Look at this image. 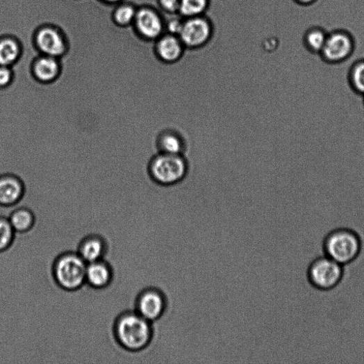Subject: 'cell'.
<instances>
[{"instance_id": "29", "label": "cell", "mask_w": 364, "mask_h": 364, "mask_svg": "<svg viewBox=\"0 0 364 364\" xmlns=\"http://www.w3.org/2000/svg\"><path fill=\"white\" fill-rule=\"evenodd\" d=\"M363 105H364V95L363 96Z\"/></svg>"}, {"instance_id": "13", "label": "cell", "mask_w": 364, "mask_h": 364, "mask_svg": "<svg viewBox=\"0 0 364 364\" xmlns=\"http://www.w3.org/2000/svg\"><path fill=\"white\" fill-rule=\"evenodd\" d=\"M40 49L46 55L57 58L66 51L65 42L58 33L51 28H44L38 35Z\"/></svg>"}, {"instance_id": "28", "label": "cell", "mask_w": 364, "mask_h": 364, "mask_svg": "<svg viewBox=\"0 0 364 364\" xmlns=\"http://www.w3.org/2000/svg\"><path fill=\"white\" fill-rule=\"evenodd\" d=\"M108 1H110V2H115V1H117V0H108Z\"/></svg>"}, {"instance_id": "24", "label": "cell", "mask_w": 364, "mask_h": 364, "mask_svg": "<svg viewBox=\"0 0 364 364\" xmlns=\"http://www.w3.org/2000/svg\"><path fill=\"white\" fill-rule=\"evenodd\" d=\"M15 80V71L10 67L0 66V90L9 88Z\"/></svg>"}, {"instance_id": "25", "label": "cell", "mask_w": 364, "mask_h": 364, "mask_svg": "<svg viewBox=\"0 0 364 364\" xmlns=\"http://www.w3.org/2000/svg\"><path fill=\"white\" fill-rule=\"evenodd\" d=\"M183 22V19L177 17L169 19L165 22V33L179 36Z\"/></svg>"}, {"instance_id": "15", "label": "cell", "mask_w": 364, "mask_h": 364, "mask_svg": "<svg viewBox=\"0 0 364 364\" xmlns=\"http://www.w3.org/2000/svg\"><path fill=\"white\" fill-rule=\"evenodd\" d=\"M105 252L104 241L99 237L93 235L83 240L78 254L88 264L102 260Z\"/></svg>"}, {"instance_id": "9", "label": "cell", "mask_w": 364, "mask_h": 364, "mask_svg": "<svg viewBox=\"0 0 364 364\" xmlns=\"http://www.w3.org/2000/svg\"><path fill=\"white\" fill-rule=\"evenodd\" d=\"M135 21L138 32L147 40H158L165 33V22L155 10H140L136 13Z\"/></svg>"}, {"instance_id": "3", "label": "cell", "mask_w": 364, "mask_h": 364, "mask_svg": "<svg viewBox=\"0 0 364 364\" xmlns=\"http://www.w3.org/2000/svg\"><path fill=\"white\" fill-rule=\"evenodd\" d=\"M87 263L78 254L60 256L53 267L54 279L66 290H76L86 283Z\"/></svg>"}, {"instance_id": "6", "label": "cell", "mask_w": 364, "mask_h": 364, "mask_svg": "<svg viewBox=\"0 0 364 364\" xmlns=\"http://www.w3.org/2000/svg\"><path fill=\"white\" fill-rule=\"evenodd\" d=\"M355 48L356 42L353 35L346 29L338 28L328 33L320 56L327 65H340L352 56Z\"/></svg>"}, {"instance_id": "4", "label": "cell", "mask_w": 364, "mask_h": 364, "mask_svg": "<svg viewBox=\"0 0 364 364\" xmlns=\"http://www.w3.org/2000/svg\"><path fill=\"white\" fill-rule=\"evenodd\" d=\"M149 173L157 183L168 186L178 183L188 173V163L181 155L159 154L150 161Z\"/></svg>"}, {"instance_id": "22", "label": "cell", "mask_w": 364, "mask_h": 364, "mask_svg": "<svg viewBox=\"0 0 364 364\" xmlns=\"http://www.w3.org/2000/svg\"><path fill=\"white\" fill-rule=\"evenodd\" d=\"M15 233L9 219L0 216V253L9 249L13 245Z\"/></svg>"}, {"instance_id": "17", "label": "cell", "mask_w": 364, "mask_h": 364, "mask_svg": "<svg viewBox=\"0 0 364 364\" xmlns=\"http://www.w3.org/2000/svg\"><path fill=\"white\" fill-rule=\"evenodd\" d=\"M35 212L26 206L14 208L8 217L15 232L24 233L31 229L35 222Z\"/></svg>"}, {"instance_id": "16", "label": "cell", "mask_w": 364, "mask_h": 364, "mask_svg": "<svg viewBox=\"0 0 364 364\" xmlns=\"http://www.w3.org/2000/svg\"><path fill=\"white\" fill-rule=\"evenodd\" d=\"M157 144L160 154L182 156L185 150L183 138L172 130L163 131L158 138Z\"/></svg>"}, {"instance_id": "19", "label": "cell", "mask_w": 364, "mask_h": 364, "mask_svg": "<svg viewBox=\"0 0 364 364\" xmlns=\"http://www.w3.org/2000/svg\"><path fill=\"white\" fill-rule=\"evenodd\" d=\"M348 83L354 94L361 97L364 95V58L356 60L350 67Z\"/></svg>"}, {"instance_id": "21", "label": "cell", "mask_w": 364, "mask_h": 364, "mask_svg": "<svg viewBox=\"0 0 364 364\" xmlns=\"http://www.w3.org/2000/svg\"><path fill=\"white\" fill-rule=\"evenodd\" d=\"M19 54V48L13 40L0 42V66L12 67L17 63Z\"/></svg>"}, {"instance_id": "5", "label": "cell", "mask_w": 364, "mask_h": 364, "mask_svg": "<svg viewBox=\"0 0 364 364\" xmlns=\"http://www.w3.org/2000/svg\"><path fill=\"white\" fill-rule=\"evenodd\" d=\"M344 267L324 255L315 258L308 266V280L318 290H331L342 282L345 275Z\"/></svg>"}, {"instance_id": "23", "label": "cell", "mask_w": 364, "mask_h": 364, "mask_svg": "<svg viewBox=\"0 0 364 364\" xmlns=\"http://www.w3.org/2000/svg\"><path fill=\"white\" fill-rule=\"evenodd\" d=\"M137 12L131 6H124L115 13V19L121 24H127L135 20Z\"/></svg>"}, {"instance_id": "8", "label": "cell", "mask_w": 364, "mask_h": 364, "mask_svg": "<svg viewBox=\"0 0 364 364\" xmlns=\"http://www.w3.org/2000/svg\"><path fill=\"white\" fill-rule=\"evenodd\" d=\"M24 194L25 185L19 176L10 172L0 174V208H15Z\"/></svg>"}, {"instance_id": "14", "label": "cell", "mask_w": 364, "mask_h": 364, "mask_svg": "<svg viewBox=\"0 0 364 364\" xmlns=\"http://www.w3.org/2000/svg\"><path fill=\"white\" fill-rule=\"evenodd\" d=\"M86 282L96 289H102L110 284L112 272L110 266L102 260L87 264Z\"/></svg>"}, {"instance_id": "11", "label": "cell", "mask_w": 364, "mask_h": 364, "mask_svg": "<svg viewBox=\"0 0 364 364\" xmlns=\"http://www.w3.org/2000/svg\"><path fill=\"white\" fill-rule=\"evenodd\" d=\"M157 40L155 52L160 63L173 65L185 56V47L178 36L165 33Z\"/></svg>"}, {"instance_id": "10", "label": "cell", "mask_w": 364, "mask_h": 364, "mask_svg": "<svg viewBox=\"0 0 364 364\" xmlns=\"http://www.w3.org/2000/svg\"><path fill=\"white\" fill-rule=\"evenodd\" d=\"M165 308L166 301L163 293L156 289L144 290L138 299L137 313L149 322L159 319Z\"/></svg>"}, {"instance_id": "2", "label": "cell", "mask_w": 364, "mask_h": 364, "mask_svg": "<svg viewBox=\"0 0 364 364\" xmlns=\"http://www.w3.org/2000/svg\"><path fill=\"white\" fill-rule=\"evenodd\" d=\"M149 322L137 313L124 314L117 319L115 324V336L118 342L132 351L144 349L153 336Z\"/></svg>"}, {"instance_id": "20", "label": "cell", "mask_w": 364, "mask_h": 364, "mask_svg": "<svg viewBox=\"0 0 364 364\" xmlns=\"http://www.w3.org/2000/svg\"><path fill=\"white\" fill-rule=\"evenodd\" d=\"M209 6V0H180L179 13L182 17L203 16Z\"/></svg>"}, {"instance_id": "26", "label": "cell", "mask_w": 364, "mask_h": 364, "mask_svg": "<svg viewBox=\"0 0 364 364\" xmlns=\"http://www.w3.org/2000/svg\"><path fill=\"white\" fill-rule=\"evenodd\" d=\"M162 10L171 15L178 14L180 0H158Z\"/></svg>"}, {"instance_id": "12", "label": "cell", "mask_w": 364, "mask_h": 364, "mask_svg": "<svg viewBox=\"0 0 364 364\" xmlns=\"http://www.w3.org/2000/svg\"><path fill=\"white\" fill-rule=\"evenodd\" d=\"M63 67L56 58L44 56L35 60L31 67L34 78L40 83L50 84L58 80Z\"/></svg>"}, {"instance_id": "27", "label": "cell", "mask_w": 364, "mask_h": 364, "mask_svg": "<svg viewBox=\"0 0 364 364\" xmlns=\"http://www.w3.org/2000/svg\"><path fill=\"white\" fill-rule=\"evenodd\" d=\"M293 1L300 6L308 7L315 4L318 0H293Z\"/></svg>"}, {"instance_id": "1", "label": "cell", "mask_w": 364, "mask_h": 364, "mask_svg": "<svg viewBox=\"0 0 364 364\" xmlns=\"http://www.w3.org/2000/svg\"><path fill=\"white\" fill-rule=\"evenodd\" d=\"M322 249L325 256L345 266L355 261L360 256L362 242L355 231L338 228L325 236Z\"/></svg>"}, {"instance_id": "18", "label": "cell", "mask_w": 364, "mask_h": 364, "mask_svg": "<svg viewBox=\"0 0 364 364\" xmlns=\"http://www.w3.org/2000/svg\"><path fill=\"white\" fill-rule=\"evenodd\" d=\"M328 32L321 26H312L307 29L303 37V44L313 54L320 55L326 42Z\"/></svg>"}, {"instance_id": "7", "label": "cell", "mask_w": 364, "mask_h": 364, "mask_svg": "<svg viewBox=\"0 0 364 364\" xmlns=\"http://www.w3.org/2000/svg\"><path fill=\"white\" fill-rule=\"evenodd\" d=\"M210 22L203 16L186 18L179 35L185 48L199 49L206 44L212 36Z\"/></svg>"}]
</instances>
